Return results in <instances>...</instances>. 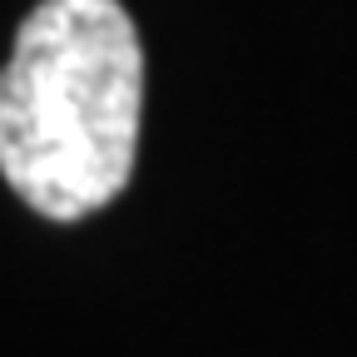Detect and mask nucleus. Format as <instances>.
<instances>
[{
  "label": "nucleus",
  "instance_id": "obj_1",
  "mask_svg": "<svg viewBox=\"0 0 357 357\" xmlns=\"http://www.w3.org/2000/svg\"><path fill=\"white\" fill-rule=\"evenodd\" d=\"M144 50L119 0H40L0 65V174L45 218L105 208L134 174Z\"/></svg>",
  "mask_w": 357,
  "mask_h": 357
}]
</instances>
